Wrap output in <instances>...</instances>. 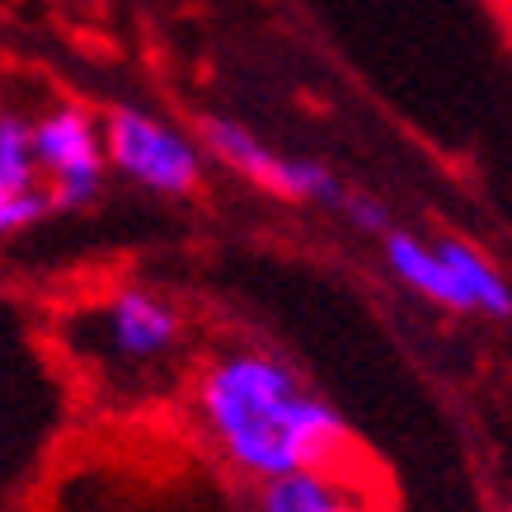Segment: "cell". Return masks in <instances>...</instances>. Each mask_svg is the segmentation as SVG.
Returning <instances> with one entry per match:
<instances>
[{
	"label": "cell",
	"mask_w": 512,
	"mask_h": 512,
	"mask_svg": "<svg viewBox=\"0 0 512 512\" xmlns=\"http://www.w3.org/2000/svg\"><path fill=\"white\" fill-rule=\"evenodd\" d=\"M202 437L249 480H282L296 470H348L353 433L339 409L320 400L273 353L231 348L198 376Z\"/></svg>",
	"instance_id": "6da1fadb"
},
{
	"label": "cell",
	"mask_w": 512,
	"mask_h": 512,
	"mask_svg": "<svg viewBox=\"0 0 512 512\" xmlns=\"http://www.w3.org/2000/svg\"><path fill=\"white\" fill-rule=\"evenodd\" d=\"M104 137V160L132 184L165 193V198H188L202 184V156L198 146L179 127L160 123L141 109H113L99 127Z\"/></svg>",
	"instance_id": "7a4b0ae2"
},
{
	"label": "cell",
	"mask_w": 512,
	"mask_h": 512,
	"mask_svg": "<svg viewBox=\"0 0 512 512\" xmlns=\"http://www.w3.org/2000/svg\"><path fill=\"white\" fill-rule=\"evenodd\" d=\"M202 146L226 165V170L245 174L249 184H259L273 198L287 202H329V207H343L348 193L325 165L301 156H282L273 151L264 137H254L249 127L231 123V118H202Z\"/></svg>",
	"instance_id": "3957f363"
},
{
	"label": "cell",
	"mask_w": 512,
	"mask_h": 512,
	"mask_svg": "<svg viewBox=\"0 0 512 512\" xmlns=\"http://www.w3.org/2000/svg\"><path fill=\"white\" fill-rule=\"evenodd\" d=\"M29 146H33V165L43 174L52 212L57 207H85L99 198L104 188V137L99 123L80 109H57L29 123Z\"/></svg>",
	"instance_id": "277c9868"
},
{
	"label": "cell",
	"mask_w": 512,
	"mask_h": 512,
	"mask_svg": "<svg viewBox=\"0 0 512 512\" xmlns=\"http://www.w3.org/2000/svg\"><path fill=\"white\" fill-rule=\"evenodd\" d=\"M99 329L118 362H160L179 348L184 320L151 287H118L99 311Z\"/></svg>",
	"instance_id": "5b68a950"
},
{
	"label": "cell",
	"mask_w": 512,
	"mask_h": 512,
	"mask_svg": "<svg viewBox=\"0 0 512 512\" xmlns=\"http://www.w3.org/2000/svg\"><path fill=\"white\" fill-rule=\"evenodd\" d=\"M47 212H52V198L33 165L29 123L19 113H0V240L38 226Z\"/></svg>",
	"instance_id": "8992f818"
},
{
	"label": "cell",
	"mask_w": 512,
	"mask_h": 512,
	"mask_svg": "<svg viewBox=\"0 0 512 512\" xmlns=\"http://www.w3.org/2000/svg\"><path fill=\"white\" fill-rule=\"evenodd\" d=\"M254 512H367L348 470H296L259 484Z\"/></svg>",
	"instance_id": "52a82bcc"
},
{
	"label": "cell",
	"mask_w": 512,
	"mask_h": 512,
	"mask_svg": "<svg viewBox=\"0 0 512 512\" xmlns=\"http://www.w3.org/2000/svg\"><path fill=\"white\" fill-rule=\"evenodd\" d=\"M433 245H437V254L447 259V268H451V278H456V287H461V296H466V311L508 320L512 315V292H508V282H503V273L484 259L480 249L466 245V240H433Z\"/></svg>",
	"instance_id": "ba28073f"
}]
</instances>
